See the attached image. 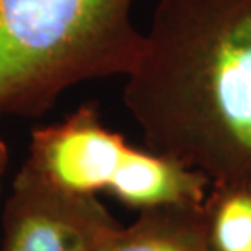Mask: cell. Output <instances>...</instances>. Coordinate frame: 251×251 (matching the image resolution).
Returning a JSON list of instances; mask_svg holds the SVG:
<instances>
[{
  "instance_id": "cell-1",
  "label": "cell",
  "mask_w": 251,
  "mask_h": 251,
  "mask_svg": "<svg viewBox=\"0 0 251 251\" xmlns=\"http://www.w3.org/2000/svg\"><path fill=\"white\" fill-rule=\"evenodd\" d=\"M123 100L149 150L251 189V0H160Z\"/></svg>"
},
{
  "instance_id": "cell-6",
  "label": "cell",
  "mask_w": 251,
  "mask_h": 251,
  "mask_svg": "<svg viewBox=\"0 0 251 251\" xmlns=\"http://www.w3.org/2000/svg\"><path fill=\"white\" fill-rule=\"evenodd\" d=\"M205 210L215 251H251V189L210 188Z\"/></svg>"
},
{
  "instance_id": "cell-7",
  "label": "cell",
  "mask_w": 251,
  "mask_h": 251,
  "mask_svg": "<svg viewBox=\"0 0 251 251\" xmlns=\"http://www.w3.org/2000/svg\"><path fill=\"white\" fill-rule=\"evenodd\" d=\"M7 163H8V149L2 139H0V181H2V176L7 170Z\"/></svg>"
},
{
  "instance_id": "cell-3",
  "label": "cell",
  "mask_w": 251,
  "mask_h": 251,
  "mask_svg": "<svg viewBox=\"0 0 251 251\" xmlns=\"http://www.w3.org/2000/svg\"><path fill=\"white\" fill-rule=\"evenodd\" d=\"M23 165L57 189L85 196L106 193L137 212L201 204L210 189L194 170L129 144L101 121L95 103H83L61 123L34 127Z\"/></svg>"
},
{
  "instance_id": "cell-4",
  "label": "cell",
  "mask_w": 251,
  "mask_h": 251,
  "mask_svg": "<svg viewBox=\"0 0 251 251\" xmlns=\"http://www.w3.org/2000/svg\"><path fill=\"white\" fill-rule=\"evenodd\" d=\"M121 225L97 196L57 189L22 165L5 204L2 251H95Z\"/></svg>"
},
{
  "instance_id": "cell-2",
  "label": "cell",
  "mask_w": 251,
  "mask_h": 251,
  "mask_svg": "<svg viewBox=\"0 0 251 251\" xmlns=\"http://www.w3.org/2000/svg\"><path fill=\"white\" fill-rule=\"evenodd\" d=\"M134 0H0V116L39 118L67 88L127 75L145 34Z\"/></svg>"
},
{
  "instance_id": "cell-5",
  "label": "cell",
  "mask_w": 251,
  "mask_h": 251,
  "mask_svg": "<svg viewBox=\"0 0 251 251\" xmlns=\"http://www.w3.org/2000/svg\"><path fill=\"white\" fill-rule=\"evenodd\" d=\"M95 251H215L205 201L142 209Z\"/></svg>"
}]
</instances>
